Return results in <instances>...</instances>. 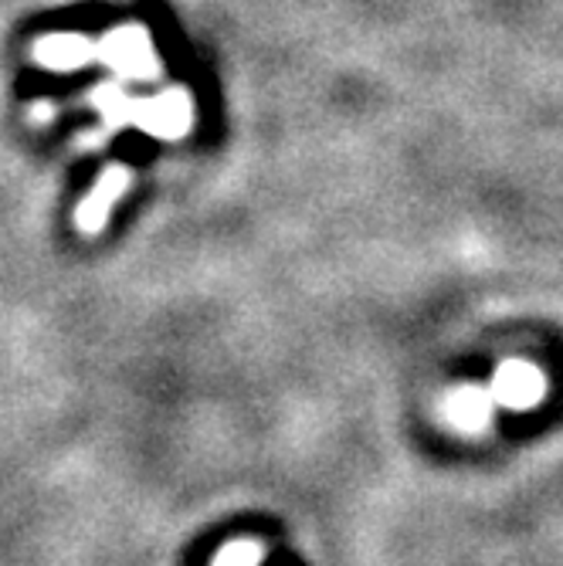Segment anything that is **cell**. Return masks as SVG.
<instances>
[{
	"label": "cell",
	"instance_id": "obj_2",
	"mask_svg": "<svg viewBox=\"0 0 563 566\" xmlns=\"http://www.w3.org/2000/svg\"><path fill=\"white\" fill-rule=\"evenodd\" d=\"M489 407H492V394L486 390H476V387H462L455 390L451 400H448V418L466 428V431H479L489 418Z\"/></svg>",
	"mask_w": 563,
	"mask_h": 566
},
{
	"label": "cell",
	"instance_id": "obj_4",
	"mask_svg": "<svg viewBox=\"0 0 563 566\" xmlns=\"http://www.w3.org/2000/svg\"><path fill=\"white\" fill-rule=\"evenodd\" d=\"M262 556H265V546L259 539H234L215 556V566H259Z\"/></svg>",
	"mask_w": 563,
	"mask_h": 566
},
{
	"label": "cell",
	"instance_id": "obj_3",
	"mask_svg": "<svg viewBox=\"0 0 563 566\" xmlns=\"http://www.w3.org/2000/svg\"><path fill=\"white\" fill-rule=\"evenodd\" d=\"M119 187H123L119 174H110L106 180L98 184V190L82 203V211H79V228L82 231H98L102 228V221H106V211H110L113 197L119 193Z\"/></svg>",
	"mask_w": 563,
	"mask_h": 566
},
{
	"label": "cell",
	"instance_id": "obj_1",
	"mask_svg": "<svg viewBox=\"0 0 563 566\" xmlns=\"http://www.w3.org/2000/svg\"><path fill=\"white\" fill-rule=\"evenodd\" d=\"M543 394V377L530 367V364H520V359H509L496 370V380H492V400L505 403V407H533Z\"/></svg>",
	"mask_w": 563,
	"mask_h": 566
}]
</instances>
